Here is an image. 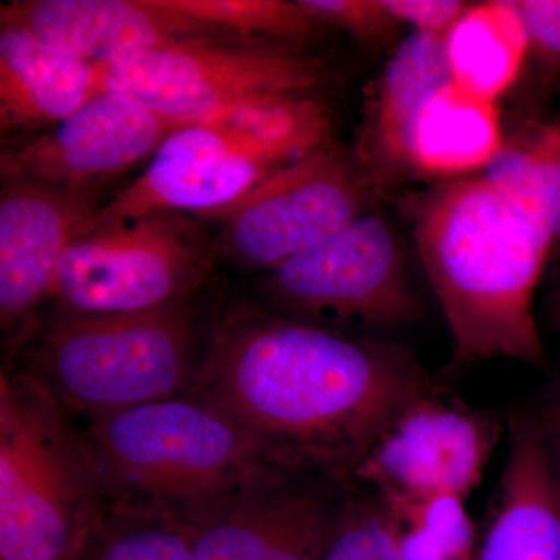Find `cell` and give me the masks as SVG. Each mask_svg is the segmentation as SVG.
<instances>
[{"mask_svg": "<svg viewBox=\"0 0 560 560\" xmlns=\"http://www.w3.org/2000/svg\"><path fill=\"white\" fill-rule=\"evenodd\" d=\"M298 3L324 28H340L368 44L388 39L399 27L383 0H298Z\"/></svg>", "mask_w": 560, "mask_h": 560, "instance_id": "obj_25", "label": "cell"}, {"mask_svg": "<svg viewBox=\"0 0 560 560\" xmlns=\"http://www.w3.org/2000/svg\"><path fill=\"white\" fill-rule=\"evenodd\" d=\"M442 44L455 83L486 102L511 90L528 58L517 0L469 3Z\"/></svg>", "mask_w": 560, "mask_h": 560, "instance_id": "obj_19", "label": "cell"}, {"mask_svg": "<svg viewBox=\"0 0 560 560\" xmlns=\"http://www.w3.org/2000/svg\"><path fill=\"white\" fill-rule=\"evenodd\" d=\"M0 27L25 28L97 66L184 39H223L168 0H13L0 9Z\"/></svg>", "mask_w": 560, "mask_h": 560, "instance_id": "obj_16", "label": "cell"}, {"mask_svg": "<svg viewBox=\"0 0 560 560\" xmlns=\"http://www.w3.org/2000/svg\"><path fill=\"white\" fill-rule=\"evenodd\" d=\"M501 420L442 399L436 390L408 405L372 444L352 481L383 504L456 497L466 501L501 438Z\"/></svg>", "mask_w": 560, "mask_h": 560, "instance_id": "obj_12", "label": "cell"}, {"mask_svg": "<svg viewBox=\"0 0 560 560\" xmlns=\"http://www.w3.org/2000/svg\"><path fill=\"white\" fill-rule=\"evenodd\" d=\"M552 312H555V319L558 320L560 326V287L552 296Z\"/></svg>", "mask_w": 560, "mask_h": 560, "instance_id": "obj_29", "label": "cell"}, {"mask_svg": "<svg viewBox=\"0 0 560 560\" xmlns=\"http://www.w3.org/2000/svg\"><path fill=\"white\" fill-rule=\"evenodd\" d=\"M102 91L97 65L36 33L0 27V128H54Z\"/></svg>", "mask_w": 560, "mask_h": 560, "instance_id": "obj_18", "label": "cell"}, {"mask_svg": "<svg viewBox=\"0 0 560 560\" xmlns=\"http://www.w3.org/2000/svg\"><path fill=\"white\" fill-rule=\"evenodd\" d=\"M528 40V58L560 77V0H517Z\"/></svg>", "mask_w": 560, "mask_h": 560, "instance_id": "obj_26", "label": "cell"}, {"mask_svg": "<svg viewBox=\"0 0 560 560\" xmlns=\"http://www.w3.org/2000/svg\"><path fill=\"white\" fill-rule=\"evenodd\" d=\"M440 301L456 363H541L534 294L551 243L482 175L440 180L401 201Z\"/></svg>", "mask_w": 560, "mask_h": 560, "instance_id": "obj_2", "label": "cell"}, {"mask_svg": "<svg viewBox=\"0 0 560 560\" xmlns=\"http://www.w3.org/2000/svg\"><path fill=\"white\" fill-rule=\"evenodd\" d=\"M374 194L355 154L329 143L223 210L220 248L243 268L276 270L370 212Z\"/></svg>", "mask_w": 560, "mask_h": 560, "instance_id": "obj_10", "label": "cell"}, {"mask_svg": "<svg viewBox=\"0 0 560 560\" xmlns=\"http://www.w3.org/2000/svg\"><path fill=\"white\" fill-rule=\"evenodd\" d=\"M481 175L552 248L560 246V125L525 121L504 136Z\"/></svg>", "mask_w": 560, "mask_h": 560, "instance_id": "obj_20", "label": "cell"}, {"mask_svg": "<svg viewBox=\"0 0 560 560\" xmlns=\"http://www.w3.org/2000/svg\"><path fill=\"white\" fill-rule=\"evenodd\" d=\"M205 349L189 301L130 315L60 313L28 349L21 371L70 415L94 419L187 396Z\"/></svg>", "mask_w": 560, "mask_h": 560, "instance_id": "obj_5", "label": "cell"}, {"mask_svg": "<svg viewBox=\"0 0 560 560\" xmlns=\"http://www.w3.org/2000/svg\"><path fill=\"white\" fill-rule=\"evenodd\" d=\"M110 510L83 430L25 372L0 375V560H77Z\"/></svg>", "mask_w": 560, "mask_h": 560, "instance_id": "obj_3", "label": "cell"}, {"mask_svg": "<svg viewBox=\"0 0 560 560\" xmlns=\"http://www.w3.org/2000/svg\"><path fill=\"white\" fill-rule=\"evenodd\" d=\"M77 560H195L175 515L113 504Z\"/></svg>", "mask_w": 560, "mask_h": 560, "instance_id": "obj_23", "label": "cell"}, {"mask_svg": "<svg viewBox=\"0 0 560 560\" xmlns=\"http://www.w3.org/2000/svg\"><path fill=\"white\" fill-rule=\"evenodd\" d=\"M0 190V320L20 330L50 300L66 250L102 208L95 186H58L2 178Z\"/></svg>", "mask_w": 560, "mask_h": 560, "instance_id": "obj_14", "label": "cell"}, {"mask_svg": "<svg viewBox=\"0 0 560 560\" xmlns=\"http://www.w3.org/2000/svg\"><path fill=\"white\" fill-rule=\"evenodd\" d=\"M264 296L278 315L345 335L405 326L420 312L399 238L374 212L270 271Z\"/></svg>", "mask_w": 560, "mask_h": 560, "instance_id": "obj_8", "label": "cell"}, {"mask_svg": "<svg viewBox=\"0 0 560 560\" xmlns=\"http://www.w3.org/2000/svg\"><path fill=\"white\" fill-rule=\"evenodd\" d=\"M430 390L404 346L238 301L213 316L190 394L226 412L275 466L349 485L382 431Z\"/></svg>", "mask_w": 560, "mask_h": 560, "instance_id": "obj_1", "label": "cell"}, {"mask_svg": "<svg viewBox=\"0 0 560 560\" xmlns=\"http://www.w3.org/2000/svg\"><path fill=\"white\" fill-rule=\"evenodd\" d=\"M510 453L477 560H560V477L539 418L510 419Z\"/></svg>", "mask_w": 560, "mask_h": 560, "instance_id": "obj_17", "label": "cell"}, {"mask_svg": "<svg viewBox=\"0 0 560 560\" xmlns=\"http://www.w3.org/2000/svg\"><path fill=\"white\" fill-rule=\"evenodd\" d=\"M97 68L102 90L127 95L180 127L253 98L308 94L324 79L323 66L293 47L215 38L184 39Z\"/></svg>", "mask_w": 560, "mask_h": 560, "instance_id": "obj_9", "label": "cell"}, {"mask_svg": "<svg viewBox=\"0 0 560 560\" xmlns=\"http://www.w3.org/2000/svg\"><path fill=\"white\" fill-rule=\"evenodd\" d=\"M383 508L388 512L401 559L477 560L480 539L466 501L434 497Z\"/></svg>", "mask_w": 560, "mask_h": 560, "instance_id": "obj_22", "label": "cell"}, {"mask_svg": "<svg viewBox=\"0 0 560 560\" xmlns=\"http://www.w3.org/2000/svg\"><path fill=\"white\" fill-rule=\"evenodd\" d=\"M497 103L453 80L438 40L410 39L368 94L357 154L378 187L481 175L504 140Z\"/></svg>", "mask_w": 560, "mask_h": 560, "instance_id": "obj_6", "label": "cell"}, {"mask_svg": "<svg viewBox=\"0 0 560 560\" xmlns=\"http://www.w3.org/2000/svg\"><path fill=\"white\" fill-rule=\"evenodd\" d=\"M545 442L560 477V396L547 405L539 418Z\"/></svg>", "mask_w": 560, "mask_h": 560, "instance_id": "obj_28", "label": "cell"}, {"mask_svg": "<svg viewBox=\"0 0 560 560\" xmlns=\"http://www.w3.org/2000/svg\"><path fill=\"white\" fill-rule=\"evenodd\" d=\"M283 165L241 131L187 125L161 143L138 178L103 202L83 234L151 213H221Z\"/></svg>", "mask_w": 560, "mask_h": 560, "instance_id": "obj_13", "label": "cell"}, {"mask_svg": "<svg viewBox=\"0 0 560 560\" xmlns=\"http://www.w3.org/2000/svg\"><path fill=\"white\" fill-rule=\"evenodd\" d=\"M210 249L183 213L160 212L86 232L62 257L50 300L66 315H130L189 301Z\"/></svg>", "mask_w": 560, "mask_h": 560, "instance_id": "obj_7", "label": "cell"}, {"mask_svg": "<svg viewBox=\"0 0 560 560\" xmlns=\"http://www.w3.org/2000/svg\"><path fill=\"white\" fill-rule=\"evenodd\" d=\"M180 125L127 95L98 91L50 131L2 154V178L95 186L153 156Z\"/></svg>", "mask_w": 560, "mask_h": 560, "instance_id": "obj_15", "label": "cell"}, {"mask_svg": "<svg viewBox=\"0 0 560 560\" xmlns=\"http://www.w3.org/2000/svg\"><path fill=\"white\" fill-rule=\"evenodd\" d=\"M386 10L399 25L411 33L444 38L469 3L460 0H383Z\"/></svg>", "mask_w": 560, "mask_h": 560, "instance_id": "obj_27", "label": "cell"}, {"mask_svg": "<svg viewBox=\"0 0 560 560\" xmlns=\"http://www.w3.org/2000/svg\"><path fill=\"white\" fill-rule=\"evenodd\" d=\"M346 486L268 467L176 518L195 560H320L345 506Z\"/></svg>", "mask_w": 560, "mask_h": 560, "instance_id": "obj_11", "label": "cell"}, {"mask_svg": "<svg viewBox=\"0 0 560 560\" xmlns=\"http://www.w3.org/2000/svg\"><path fill=\"white\" fill-rule=\"evenodd\" d=\"M320 560H404L381 500L346 497L340 518Z\"/></svg>", "mask_w": 560, "mask_h": 560, "instance_id": "obj_24", "label": "cell"}, {"mask_svg": "<svg viewBox=\"0 0 560 560\" xmlns=\"http://www.w3.org/2000/svg\"><path fill=\"white\" fill-rule=\"evenodd\" d=\"M83 433L110 506L180 517L278 467L226 412L191 394L88 419Z\"/></svg>", "mask_w": 560, "mask_h": 560, "instance_id": "obj_4", "label": "cell"}, {"mask_svg": "<svg viewBox=\"0 0 560 560\" xmlns=\"http://www.w3.org/2000/svg\"><path fill=\"white\" fill-rule=\"evenodd\" d=\"M173 9L219 38L270 39L293 47L323 31L298 0H168Z\"/></svg>", "mask_w": 560, "mask_h": 560, "instance_id": "obj_21", "label": "cell"}]
</instances>
